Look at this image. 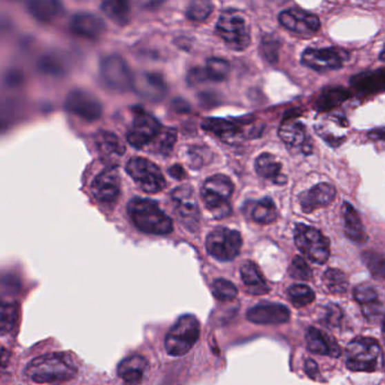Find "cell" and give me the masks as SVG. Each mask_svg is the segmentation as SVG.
<instances>
[{"label": "cell", "mask_w": 385, "mask_h": 385, "mask_svg": "<svg viewBox=\"0 0 385 385\" xmlns=\"http://www.w3.org/2000/svg\"><path fill=\"white\" fill-rule=\"evenodd\" d=\"M126 171L144 192L155 195L166 188V180L161 168L145 157L136 156L129 159Z\"/></svg>", "instance_id": "cell-8"}, {"label": "cell", "mask_w": 385, "mask_h": 385, "mask_svg": "<svg viewBox=\"0 0 385 385\" xmlns=\"http://www.w3.org/2000/svg\"><path fill=\"white\" fill-rule=\"evenodd\" d=\"M128 214L131 221L143 233L166 235L173 232V221L159 204L145 198H134L128 204Z\"/></svg>", "instance_id": "cell-2"}, {"label": "cell", "mask_w": 385, "mask_h": 385, "mask_svg": "<svg viewBox=\"0 0 385 385\" xmlns=\"http://www.w3.org/2000/svg\"><path fill=\"white\" fill-rule=\"evenodd\" d=\"M215 32L233 51H244L251 44V28L242 12L234 8L221 12Z\"/></svg>", "instance_id": "cell-4"}, {"label": "cell", "mask_w": 385, "mask_h": 385, "mask_svg": "<svg viewBox=\"0 0 385 385\" xmlns=\"http://www.w3.org/2000/svg\"><path fill=\"white\" fill-rule=\"evenodd\" d=\"M188 164L193 170H199L207 164L213 157L208 147L191 146L188 148Z\"/></svg>", "instance_id": "cell-40"}, {"label": "cell", "mask_w": 385, "mask_h": 385, "mask_svg": "<svg viewBox=\"0 0 385 385\" xmlns=\"http://www.w3.org/2000/svg\"><path fill=\"white\" fill-rule=\"evenodd\" d=\"M342 215L345 219V233L348 239L356 243H365L367 241L366 232L364 230V225L360 219L354 206L349 202H344L342 205Z\"/></svg>", "instance_id": "cell-30"}, {"label": "cell", "mask_w": 385, "mask_h": 385, "mask_svg": "<svg viewBox=\"0 0 385 385\" xmlns=\"http://www.w3.org/2000/svg\"><path fill=\"white\" fill-rule=\"evenodd\" d=\"M168 172L175 180H184L186 177V171H184V168L180 164L172 165L171 168H168Z\"/></svg>", "instance_id": "cell-49"}, {"label": "cell", "mask_w": 385, "mask_h": 385, "mask_svg": "<svg viewBox=\"0 0 385 385\" xmlns=\"http://www.w3.org/2000/svg\"><path fill=\"white\" fill-rule=\"evenodd\" d=\"M306 345L314 354L326 355L335 358L340 355V348L335 339L315 328H308Z\"/></svg>", "instance_id": "cell-27"}, {"label": "cell", "mask_w": 385, "mask_h": 385, "mask_svg": "<svg viewBox=\"0 0 385 385\" xmlns=\"http://www.w3.org/2000/svg\"><path fill=\"white\" fill-rule=\"evenodd\" d=\"M351 97V92L344 87H328L321 92L314 106L317 111L328 112L335 109Z\"/></svg>", "instance_id": "cell-31"}, {"label": "cell", "mask_w": 385, "mask_h": 385, "mask_svg": "<svg viewBox=\"0 0 385 385\" xmlns=\"http://www.w3.org/2000/svg\"><path fill=\"white\" fill-rule=\"evenodd\" d=\"M242 235L227 227H216L206 239V248L211 257L219 261H232L242 248Z\"/></svg>", "instance_id": "cell-9"}, {"label": "cell", "mask_w": 385, "mask_h": 385, "mask_svg": "<svg viewBox=\"0 0 385 385\" xmlns=\"http://www.w3.org/2000/svg\"><path fill=\"white\" fill-rule=\"evenodd\" d=\"M294 239L298 250L314 264H324L329 260L330 241L317 228L297 224Z\"/></svg>", "instance_id": "cell-7"}, {"label": "cell", "mask_w": 385, "mask_h": 385, "mask_svg": "<svg viewBox=\"0 0 385 385\" xmlns=\"http://www.w3.org/2000/svg\"><path fill=\"white\" fill-rule=\"evenodd\" d=\"M19 304L15 302H0V333H10L19 321Z\"/></svg>", "instance_id": "cell-34"}, {"label": "cell", "mask_w": 385, "mask_h": 385, "mask_svg": "<svg viewBox=\"0 0 385 385\" xmlns=\"http://www.w3.org/2000/svg\"><path fill=\"white\" fill-rule=\"evenodd\" d=\"M10 354L5 346L0 344V371L5 370L10 363Z\"/></svg>", "instance_id": "cell-50"}, {"label": "cell", "mask_w": 385, "mask_h": 385, "mask_svg": "<svg viewBox=\"0 0 385 385\" xmlns=\"http://www.w3.org/2000/svg\"><path fill=\"white\" fill-rule=\"evenodd\" d=\"M69 28L74 34L78 37L94 40L103 34L106 31V24L102 19L90 12H78L72 16L69 22Z\"/></svg>", "instance_id": "cell-22"}, {"label": "cell", "mask_w": 385, "mask_h": 385, "mask_svg": "<svg viewBox=\"0 0 385 385\" xmlns=\"http://www.w3.org/2000/svg\"><path fill=\"white\" fill-rule=\"evenodd\" d=\"M246 317L250 322L262 326H278L288 322L290 312L285 305L268 304L257 305L250 308L246 313Z\"/></svg>", "instance_id": "cell-20"}, {"label": "cell", "mask_w": 385, "mask_h": 385, "mask_svg": "<svg viewBox=\"0 0 385 385\" xmlns=\"http://www.w3.org/2000/svg\"><path fill=\"white\" fill-rule=\"evenodd\" d=\"M95 144L99 152L108 159L120 157L126 152V146L121 139L110 131H99L95 135Z\"/></svg>", "instance_id": "cell-32"}, {"label": "cell", "mask_w": 385, "mask_h": 385, "mask_svg": "<svg viewBox=\"0 0 385 385\" xmlns=\"http://www.w3.org/2000/svg\"><path fill=\"white\" fill-rule=\"evenodd\" d=\"M101 10L117 24L126 25L129 22L130 6L126 1H104Z\"/></svg>", "instance_id": "cell-33"}, {"label": "cell", "mask_w": 385, "mask_h": 385, "mask_svg": "<svg viewBox=\"0 0 385 385\" xmlns=\"http://www.w3.org/2000/svg\"><path fill=\"white\" fill-rule=\"evenodd\" d=\"M335 188L329 184H319L301 193L299 204L305 214H310L320 208H326L335 198Z\"/></svg>", "instance_id": "cell-21"}, {"label": "cell", "mask_w": 385, "mask_h": 385, "mask_svg": "<svg viewBox=\"0 0 385 385\" xmlns=\"http://www.w3.org/2000/svg\"><path fill=\"white\" fill-rule=\"evenodd\" d=\"M205 81H207V77H206L204 68L190 69L189 72H188V77H186V81L190 86H197L201 83H205Z\"/></svg>", "instance_id": "cell-47"}, {"label": "cell", "mask_w": 385, "mask_h": 385, "mask_svg": "<svg viewBox=\"0 0 385 385\" xmlns=\"http://www.w3.org/2000/svg\"><path fill=\"white\" fill-rule=\"evenodd\" d=\"M246 122L243 119L228 120V119L207 118L202 120L201 128L204 130L218 137L219 139L223 140L224 143L235 145L241 143L244 138L242 124Z\"/></svg>", "instance_id": "cell-17"}, {"label": "cell", "mask_w": 385, "mask_h": 385, "mask_svg": "<svg viewBox=\"0 0 385 385\" xmlns=\"http://www.w3.org/2000/svg\"><path fill=\"white\" fill-rule=\"evenodd\" d=\"M360 308H362V312H363V315L366 320L371 321V322H376V321L382 319L383 304L379 299L367 303V304L360 305Z\"/></svg>", "instance_id": "cell-46"}, {"label": "cell", "mask_w": 385, "mask_h": 385, "mask_svg": "<svg viewBox=\"0 0 385 385\" xmlns=\"http://www.w3.org/2000/svg\"><path fill=\"white\" fill-rule=\"evenodd\" d=\"M233 192V181L224 174H216L205 181L200 195L206 209L216 219H223L232 214L230 199Z\"/></svg>", "instance_id": "cell-3"}, {"label": "cell", "mask_w": 385, "mask_h": 385, "mask_svg": "<svg viewBox=\"0 0 385 385\" xmlns=\"http://www.w3.org/2000/svg\"><path fill=\"white\" fill-rule=\"evenodd\" d=\"M65 109L87 122L97 121L103 115L102 103L93 93L85 90H72L66 99Z\"/></svg>", "instance_id": "cell-14"}, {"label": "cell", "mask_w": 385, "mask_h": 385, "mask_svg": "<svg viewBox=\"0 0 385 385\" xmlns=\"http://www.w3.org/2000/svg\"><path fill=\"white\" fill-rule=\"evenodd\" d=\"M205 70L206 77L207 81H223L228 77L230 72V66L228 61L221 58H210L207 60L206 67L204 68Z\"/></svg>", "instance_id": "cell-35"}, {"label": "cell", "mask_w": 385, "mask_h": 385, "mask_svg": "<svg viewBox=\"0 0 385 385\" xmlns=\"http://www.w3.org/2000/svg\"><path fill=\"white\" fill-rule=\"evenodd\" d=\"M363 260L373 273V276L382 279L384 275L382 255H379L376 252L366 251L363 253Z\"/></svg>", "instance_id": "cell-44"}, {"label": "cell", "mask_w": 385, "mask_h": 385, "mask_svg": "<svg viewBox=\"0 0 385 385\" xmlns=\"http://www.w3.org/2000/svg\"><path fill=\"white\" fill-rule=\"evenodd\" d=\"M346 364L353 372H375L382 365L381 346L374 338H355L348 345Z\"/></svg>", "instance_id": "cell-5"}, {"label": "cell", "mask_w": 385, "mask_h": 385, "mask_svg": "<svg viewBox=\"0 0 385 385\" xmlns=\"http://www.w3.org/2000/svg\"><path fill=\"white\" fill-rule=\"evenodd\" d=\"M279 22L288 31L305 39L317 34L321 28L320 19L317 15L299 8H289L280 12Z\"/></svg>", "instance_id": "cell-15"}, {"label": "cell", "mask_w": 385, "mask_h": 385, "mask_svg": "<svg viewBox=\"0 0 385 385\" xmlns=\"http://www.w3.org/2000/svg\"><path fill=\"white\" fill-rule=\"evenodd\" d=\"M340 320H342V310L335 305H330L329 310L326 313V322L331 326H338Z\"/></svg>", "instance_id": "cell-48"}, {"label": "cell", "mask_w": 385, "mask_h": 385, "mask_svg": "<svg viewBox=\"0 0 385 385\" xmlns=\"http://www.w3.org/2000/svg\"><path fill=\"white\" fill-rule=\"evenodd\" d=\"M63 6L55 0H35L28 5V12L37 22L50 24L63 14Z\"/></svg>", "instance_id": "cell-28"}, {"label": "cell", "mask_w": 385, "mask_h": 385, "mask_svg": "<svg viewBox=\"0 0 385 385\" xmlns=\"http://www.w3.org/2000/svg\"><path fill=\"white\" fill-rule=\"evenodd\" d=\"M200 335V324L196 317L186 314L177 319L166 338L165 348L171 356H184L192 349Z\"/></svg>", "instance_id": "cell-6"}, {"label": "cell", "mask_w": 385, "mask_h": 385, "mask_svg": "<svg viewBox=\"0 0 385 385\" xmlns=\"http://www.w3.org/2000/svg\"><path fill=\"white\" fill-rule=\"evenodd\" d=\"M77 370L74 362L65 354L42 355L32 359L25 368V375L40 384H60L74 379Z\"/></svg>", "instance_id": "cell-1"}, {"label": "cell", "mask_w": 385, "mask_h": 385, "mask_svg": "<svg viewBox=\"0 0 385 385\" xmlns=\"http://www.w3.org/2000/svg\"><path fill=\"white\" fill-rule=\"evenodd\" d=\"M288 297L295 308L308 306L315 299L313 290L306 285H293L288 288Z\"/></svg>", "instance_id": "cell-38"}, {"label": "cell", "mask_w": 385, "mask_h": 385, "mask_svg": "<svg viewBox=\"0 0 385 385\" xmlns=\"http://www.w3.org/2000/svg\"><path fill=\"white\" fill-rule=\"evenodd\" d=\"M279 137L293 152H302L310 155L313 149V143L308 136L304 124L295 120H289L282 124Z\"/></svg>", "instance_id": "cell-18"}, {"label": "cell", "mask_w": 385, "mask_h": 385, "mask_svg": "<svg viewBox=\"0 0 385 385\" xmlns=\"http://www.w3.org/2000/svg\"><path fill=\"white\" fill-rule=\"evenodd\" d=\"M90 190L94 198L102 205L111 206L115 204L121 192V181L117 168L110 166L103 170L94 179Z\"/></svg>", "instance_id": "cell-16"}, {"label": "cell", "mask_w": 385, "mask_h": 385, "mask_svg": "<svg viewBox=\"0 0 385 385\" xmlns=\"http://www.w3.org/2000/svg\"><path fill=\"white\" fill-rule=\"evenodd\" d=\"M213 10H214V5L210 1H205V0L192 1L190 3L189 7L186 8V17L190 21L201 22L210 15Z\"/></svg>", "instance_id": "cell-41"}, {"label": "cell", "mask_w": 385, "mask_h": 385, "mask_svg": "<svg viewBox=\"0 0 385 385\" xmlns=\"http://www.w3.org/2000/svg\"><path fill=\"white\" fill-rule=\"evenodd\" d=\"M99 75L104 85L110 90L124 93L132 88L134 75L126 60L118 55L103 58L99 63Z\"/></svg>", "instance_id": "cell-11"}, {"label": "cell", "mask_w": 385, "mask_h": 385, "mask_svg": "<svg viewBox=\"0 0 385 385\" xmlns=\"http://www.w3.org/2000/svg\"><path fill=\"white\" fill-rule=\"evenodd\" d=\"M241 277L243 283L246 284L248 292L253 295H264L270 290L258 266L252 261H246L243 264L241 267Z\"/></svg>", "instance_id": "cell-29"}, {"label": "cell", "mask_w": 385, "mask_h": 385, "mask_svg": "<svg viewBox=\"0 0 385 385\" xmlns=\"http://www.w3.org/2000/svg\"><path fill=\"white\" fill-rule=\"evenodd\" d=\"M163 130V126L154 115L143 108H135L134 119L127 134L128 143L137 149L146 148L154 144Z\"/></svg>", "instance_id": "cell-10"}, {"label": "cell", "mask_w": 385, "mask_h": 385, "mask_svg": "<svg viewBox=\"0 0 385 385\" xmlns=\"http://www.w3.org/2000/svg\"><path fill=\"white\" fill-rule=\"evenodd\" d=\"M242 209L246 217L261 225L275 223L278 218V209L269 197L261 200H246Z\"/></svg>", "instance_id": "cell-23"}, {"label": "cell", "mask_w": 385, "mask_h": 385, "mask_svg": "<svg viewBox=\"0 0 385 385\" xmlns=\"http://www.w3.org/2000/svg\"><path fill=\"white\" fill-rule=\"evenodd\" d=\"M146 370L147 360L140 355H132L119 364L118 375L127 385H139Z\"/></svg>", "instance_id": "cell-26"}, {"label": "cell", "mask_w": 385, "mask_h": 385, "mask_svg": "<svg viewBox=\"0 0 385 385\" xmlns=\"http://www.w3.org/2000/svg\"><path fill=\"white\" fill-rule=\"evenodd\" d=\"M171 198L181 221L188 230L195 232L200 221V209L195 189L190 184H182L172 191Z\"/></svg>", "instance_id": "cell-13"}, {"label": "cell", "mask_w": 385, "mask_h": 385, "mask_svg": "<svg viewBox=\"0 0 385 385\" xmlns=\"http://www.w3.org/2000/svg\"><path fill=\"white\" fill-rule=\"evenodd\" d=\"M132 90L144 99L159 102L168 93V85L164 77L159 72H145L134 76Z\"/></svg>", "instance_id": "cell-19"}, {"label": "cell", "mask_w": 385, "mask_h": 385, "mask_svg": "<svg viewBox=\"0 0 385 385\" xmlns=\"http://www.w3.org/2000/svg\"><path fill=\"white\" fill-rule=\"evenodd\" d=\"M326 288L333 294H344L347 292L349 280L344 271L339 269H328L323 276Z\"/></svg>", "instance_id": "cell-37"}, {"label": "cell", "mask_w": 385, "mask_h": 385, "mask_svg": "<svg viewBox=\"0 0 385 385\" xmlns=\"http://www.w3.org/2000/svg\"><path fill=\"white\" fill-rule=\"evenodd\" d=\"M348 58V53L338 48H308L302 53L301 61L305 67L315 72H326L342 69Z\"/></svg>", "instance_id": "cell-12"}, {"label": "cell", "mask_w": 385, "mask_h": 385, "mask_svg": "<svg viewBox=\"0 0 385 385\" xmlns=\"http://www.w3.org/2000/svg\"><path fill=\"white\" fill-rule=\"evenodd\" d=\"M255 172L264 180L271 181L277 186L287 184V177L283 174V165L270 152H264L255 159Z\"/></svg>", "instance_id": "cell-24"}, {"label": "cell", "mask_w": 385, "mask_h": 385, "mask_svg": "<svg viewBox=\"0 0 385 385\" xmlns=\"http://www.w3.org/2000/svg\"><path fill=\"white\" fill-rule=\"evenodd\" d=\"M354 297L360 305H363L379 299V294L373 286L363 284L354 289Z\"/></svg>", "instance_id": "cell-45"}, {"label": "cell", "mask_w": 385, "mask_h": 385, "mask_svg": "<svg viewBox=\"0 0 385 385\" xmlns=\"http://www.w3.org/2000/svg\"><path fill=\"white\" fill-rule=\"evenodd\" d=\"M177 131L174 128L163 127V130L157 137V139L152 145V152L159 155L168 156L173 150L174 145L177 143Z\"/></svg>", "instance_id": "cell-36"}, {"label": "cell", "mask_w": 385, "mask_h": 385, "mask_svg": "<svg viewBox=\"0 0 385 385\" xmlns=\"http://www.w3.org/2000/svg\"><path fill=\"white\" fill-rule=\"evenodd\" d=\"M385 76L383 69L375 72H364L356 75L351 79V85L356 93L367 97L379 93L384 90Z\"/></svg>", "instance_id": "cell-25"}, {"label": "cell", "mask_w": 385, "mask_h": 385, "mask_svg": "<svg viewBox=\"0 0 385 385\" xmlns=\"http://www.w3.org/2000/svg\"><path fill=\"white\" fill-rule=\"evenodd\" d=\"M289 275L292 278L298 280H310L312 278V269L308 266V262L302 258V257H295L293 259L290 267H289Z\"/></svg>", "instance_id": "cell-43"}, {"label": "cell", "mask_w": 385, "mask_h": 385, "mask_svg": "<svg viewBox=\"0 0 385 385\" xmlns=\"http://www.w3.org/2000/svg\"><path fill=\"white\" fill-rule=\"evenodd\" d=\"M305 372L312 379H317V376L319 375V368H317V363L312 359L306 360L305 362Z\"/></svg>", "instance_id": "cell-51"}, {"label": "cell", "mask_w": 385, "mask_h": 385, "mask_svg": "<svg viewBox=\"0 0 385 385\" xmlns=\"http://www.w3.org/2000/svg\"><path fill=\"white\" fill-rule=\"evenodd\" d=\"M282 47L279 39L275 37H264L260 46L262 58L271 65H275L279 59V49Z\"/></svg>", "instance_id": "cell-39"}, {"label": "cell", "mask_w": 385, "mask_h": 385, "mask_svg": "<svg viewBox=\"0 0 385 385\" xmlns=\"http://www.w3.org/2000/svg\"><path fill=\"white\" fill-rule=\"evenodd\" d=\"M368 136L373 139H382L383 138V128H379L377 130H373L372 132H370Z\"/></svg>", "instance_id": "cell-52"}, {"label": "cell", "mask_w": 385, "mask_h": 385, "mask_svg": "<svg viewBox=\"0 0 385 385\" xmlns=\"http://www.w3.org/2000/svg\"><path fill=\"white\" fill-rule=\"evenodd\" d=\"M213 292L218 301L230 302L237 296L239 290L233 283H230V280L216 279L213 285Z\"/></svg>", "instance_id": "cell-42"}]
</instances>
